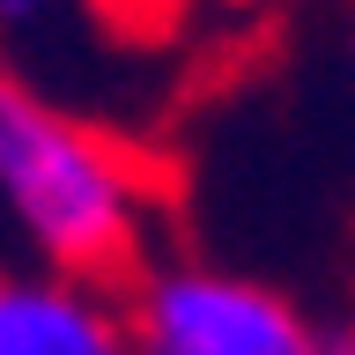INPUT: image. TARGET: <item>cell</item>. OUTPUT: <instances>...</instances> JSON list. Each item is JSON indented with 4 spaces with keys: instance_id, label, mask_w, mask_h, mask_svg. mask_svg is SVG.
Wrapping results in <instances>:
<instances>
[{
    "instance_id": "7a4b0ae2",
    "label": "cell",
    "mask_w": 355,
    "mask_h": 355,
    "mask_svg": "<svg viewBox=\"0 0 355 355\" xmlns=\"http://www.w3.org/2000/svg\"><path fill=\"white\" fill-rule=\"evenodd\" d=\"M126 318L141 355H355V318H318L266 274L207 252H163L133 266Z\"/></svg>"
},
{
    "instance_id": "277c9868",
    "label": "cell",
    "mask_w": 355,
    "mask_h": 355,
    "mask_svg": "<svg viewBox=\"0 0 355 355\" xmlns=\"http://www.w3.org/2000/svg\"><path fill=\"white\" fill-rule=\"evenodd\" d=\"M0 355H141L119 282L0 259Z\"/></svg>"
},
{
    "instance_id": "6da1fadb",
    "label": "cell",
    "mask_w": 355,
    "mask_h": 355,
    "mask_svg": "<svg viewBox=\"0 0 355 355\" xmlns=\"http://www.w3.org/2000/svg\"><path fill=\"white\" fill-rule=\"evenodd\" d=\"M155 230L163 178L148 148L0 60V259L126 282Z\"/></svg>"
},
{
    "instance_id": "3957f363",
    "label": "cell",
    "mask_w": 355,
    "mask_h": 355,
    "mask_svg": "<svg viewBox=\"0 0 355 355\" xmlns=\"http://www.w3.org/2000/svg\"><path fill=\"white\" fill-rule=\"evenodd\" d=\"M215 8L244 0H0V60L67 96L96 67H178Z\"/></svg>"
}]
</instances>
